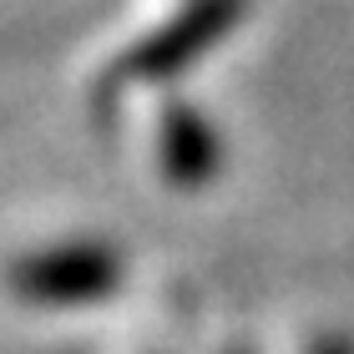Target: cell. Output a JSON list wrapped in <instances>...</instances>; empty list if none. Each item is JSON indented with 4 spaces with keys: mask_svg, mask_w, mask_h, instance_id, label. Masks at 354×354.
Instances as JSON below:
<instances>
[{
    "mask_svg": "<svg viewBox=\"0 0 354 354\" xmlns=\"http://www.w3.org/2000/svg\"><path fill=\"white\" fill-rule=\"evenodd\" d=\"M127 283V259L102 238H61L6 268V288L30 309H96Z\"/></svg>",
    "mask_w": 354,
    "mask_h": 354,
    "instance_id": "7a4b0ae2",
    "label": "cell"
},
{
    "mask_svg": "<svg viewBox=\"0 0 354 354\" xmlns=\"http://www.w3.org/2000/svg\"><path fill=\"white\" fill-rule=\"evenodd\" d=\"M248 6L253 0H183L167 21H157L147 36H137L127 46L96 91H117L122 82H142V86L177 82L248 21Z\"/></svg>",
    "mask_w": 354,
    "mask_h": 354,
    "instance_id": "6da1fadb",
    "label": "cell"
},
{
    "mask_svg": "<svg viewBox=\"0 0 354 354\" xmlns=\"http://www.w3.org/2000/svg\"><path fill=\"white\" fill-rule=\"evenodd\" d=\"M309 354H354V344L344 339V334H324V339H314Z\"/></svg>",
    "mask_w": 354,
    "mask_h": 354,
    "instance_id": "277c9868",
    "label": "cell"
},
{
    "mask_svg": "<svg viewBox=\"0 0 354 354\" xmlns=\"http://www.w3.org/2000/svg\"><path fill=\"white\" fill-rule=\"evenodd\" d=\"M228 354H253V349H228Z\"/></svg>",
    "mask_w": 354,
    "mask_h": 354,
    "instance_id": "5b68a950",
    "label": "cell"
},
{
    "mask_svg": "<svg viewBox=\"0 0 354 354\" xmlns=\"http://www.w3.org/2000/svg\"><path fill=\"white\" fill-rule=\"evenodd\" d=\"M157 167H162L167 187L177 192L207 187L223 167V142L213 132V122L183 96L162 102V111H157Z\"/></svg>",
    "mask_w": 354,
    "mask_h": 354,
    "instance_id": "3957f363",
    "label": "cell"
}]
</instances>
